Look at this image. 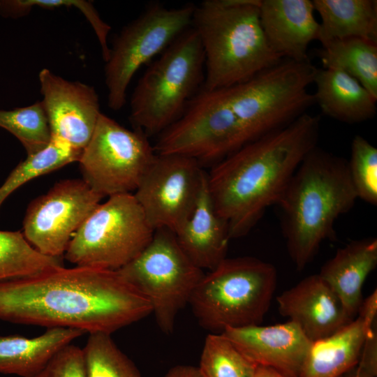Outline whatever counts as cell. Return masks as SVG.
Here are the masks:
<instances>
[{"label": "cell", "mask_w": 377, "mask_h": 377, "mask_svg": "<svg viewBox=\"0 0 377 377\" xmlns=\"http://www.w3.org/2000/svg\"><path fill=\"white\" fill-rule=\"evenodd\" d=\"M151 313L117 270L60 266L0 281V320L13 323L111 334Z\"/></svg>", "instance_id": "cell-1"}, {"label": "cell", "mask_w": 377, "mask_h": 377, "mask_svg": "<svg viewBox=\"0 0 377 377\" xmlns=\"http://www.w3.org/2000/svg\"><path fill=\"white\" fill-rule=\"evenodd\" d=\"M320 117L305 113L228 155L207 174V188L230 238L246 235L277 205L305 156L317 147Z\"/></svg>", "instance_id": "cell-2"}, {"label": "cell", "mask_w": 377, "mask_h": 377, "mask_svg": "<svg viewBox=\"0 0 377 377\" xmlns=\"http://www.w3.org/2000/svg\"><path fill=\"white\" fill-rule=\"evenodd\" d=\"M357 199L346 160L318 146L305 156L277 203L297 269L313 260L324 240L334 237L335 221Z\"/></svg>", "instance_id": "cell-3"}, {"label": "cell", "mask_w": 377, "mask_h": 377, "mask_svg": "<svg viewBox=\"0 0 377 377\" xmlns=\"http://www.w3.org/2000/svg\"><path fill=\"white\" fill-rule=\"evenodd\" d=\"M260 0H205L195 6L192 27L205 56L203 90L246 82L282 59L269 47L259 15Z\"/></svg>", "instance_id": "cell-4"}, {"label": "cell", "mask_w": 377, "mask_h": 377, "mask_svg": "<svg viewBox=\"0 0 377 377\" xmlns=\"http://www.w3.org/2000/svg\"><path fill=\"white\" fill-rule=\"evenodd\" d=\"M276 280L269 263L249 256L226 258L205 274L188 304L199 325L211 334L260 325Z\"/></svg>", "instance_id": "cell-5"}, {"label": "cell", "mask_w": 377, "mask_h": 377, "mask_svg": "<svg viewBox=\"0 0 377 377\" xmlns=\"http://www.w3.org/2000/svg\"><path fill=\"white\" fill-rule=\"evenodd\" d=\"M205 56L190 27L146 70L130 102V121L149 137L160 134L184 113L205 79Z\"/></svg>", "instance_id": "cell-6"}, {"label": "cell", "mask_w": 377, "mask_h": 377, "mask_svg": "<svg viewBox=\"0 0 377 377\" xmlns=\"http://www.w3.org/2000/svg\"><path fill=\"white\" fill-rule=\"evenodd\" d=\"M317 68L309 60L283 59L224 93L246 144L290 124L315 104L308 91Z\"/></svg>", "instance_id": "cell-7"}, {"label": "cell", "mask_w": 377, "mask_h": 377, "mask_svg": "<svg viewBox=\"0 0 377 377\" xmlns=\"http://www.w3.org/2000/svg\"><path fill=\"white\" fill-rule=\"evenodd\" d=\"M71 238L65 258L75 266L118 270L149 243L154 230L133 193L108 197Z\"/></svg>", "instance_id": "cell-8"}, {"label": "cell", "mask_w": 377, "mask_h": 377, "mask_svg": "<svg viewBox=\"0 0 377 377\" xmlns=\"http://www.w3.org/2000/svg\"><path fill=\"white\" fill-rule=\"evenodd\" d=\"M117 271L149 301L166 334L173 332L178 313L205 275L184 253L175 233L165 228L155 230L147 246Z\"/></svg>", "instance_id": "cell-9"}, {"label": "cell", "mask_w": 377, "mask_h": 377, "mask_svg": "<svg viewBox=\"0 0 377 377\" xmlns=\"http://www.w3.org/2000/svg\"><path fill=\"white\" fill-rule=\"evenodd\" d=\"M194 8L193 4L169 8L154 3L122 28L112 42L104 71L111 110L123 108L138 70L191 27Z\"/></svg>", "instance_id": "cell-10"}, {"label": "cell", "mask_w": 377, "mask_h": 377, "mask_svg": "<svg viewBox=\"0 0 377 377\" xmlns=\"http://www.w3.org/2000/svg\"><path fill=\"white\" fill-rule=\"evenodd\" d=\"M246 144L223 90L202 89L160 133L154 149L156 154L184 156L199 163H218Z\"/></svg>", "instance_id": "cell-11"}, {"label": "cell", "mask_w": 377, "mask_h": 377, "mask_svg": "<svg viewBox=\"0 0 377 377\" xmlns=\"http://www.w3.org/2000/svg\"><path fill=\"white\" fill-rule=\"evenodd\" d=\"M155 156L142 132L101 113L78 162L82 179L104 198L135 192Z\"/></svg>", "instance_id": "cell-12"}, {"label": "cell", "mask_w": 377, "mask_h": 377, "mask_svg": "<svg viewBox=\"0 0 377 377\" xmlns=\"http://www.w3.org/2000/svg\"><path fill=\"white\" fill-rule=\"evenodd\" d=\"M207 173L195 159L156 154L133 195L155 230L175 233L193 212Z\"/></svg>", "instance_id": "cell-13"}, {"label": "cell", "mask_w": 377, "mask_h": 377, "mask_svg": "<svg viewBox=\"0 0 377 377\" xmlns=\"http://www.w3.org/2000/svg\"><path fill=\"white\" fill-rule=\"evenodd\" d=\"M102 198L82 179L59 181L29 204L23 235L41 253L61 258L75 232Z\"/></svg>", "instance_id": "cell-14"}, {"label": "cell", "mask_w": 377, "mask_h": 377, "mask_svg": "<svg viewBox=\"0 0 377 377\" xmlns=\"http://www.w3.org/2000/svg\"><path fill=\"white\" fill-rule=\"evenodd\" d=\"M38 79L52 137L82 150L101 114L95 89L80 82L67 80L47 68L40 71Z\"/></svg>", "instance_id": "cell-15"}, {"label": "cell", "mask_w": 377, "mask_h": 377, "mask_svg": "<svg viewBox=\"0 0 377 377\" xmlns=\"http://www.w3.org/2000/svg\"><path fill=\"white\" fill-rule=\"evenodd\" d=\"M222 334L257 366L299 377L311 341L295 323L228 328Z\"/></svg>", "instance_id": "cell-16"}, {"label": "cell", "mask_w": 377, "mask_h": 377, "mask_svg": "<svg viewBox=\"0 0 377 377\" xmlns=\"http://www.w3.org/2000/svg\"><path fill=\"white\" fill-rule=\"evenodd\" d=\"M279 313L299 326L312 342L327 337L353 318L318 274L305 277L276 298Z\"/></svg>", "instance_id": "cell-17"}, {"label": "cell", "mask_w": 377, "mask_h": 377, "mask_svg": "<svg viewBox=\"0 0 377 377\" xmlns=\"http://www.w3.org/2000/svg\"><path fill=\"white\" fill-rule=\"evenodd\" d=\"M314 13L310 0H260V22L271 49L282 59L309 60L308 47L320 29Z\"/></svg>", "instance_id": "cell-18"}, {"label": "cell", "mask_w": 377, "mask_h": 377, "mask_svg": "<svg viewBox=\"0 0 377 377\" xmlns=\"http://www.w3.org/2000/svg\"><path fill=\"white\" fill-rule=\"evenodd\" d=\"M175 235L184 253L202 270H212L226 258L228 229L213 205L207 175L192 214Z\"/></svg>", "instance_id": "cell-19"}, {"label": "cell", "mask_w": 377, "mask_h": 377, "mask_svg": "<svg viewBox=\"0 0 377 377\" xmlns=\"http://www.w3.org/2000/svg\"><path fill=\"white\" fill-rule=\"evenodd\" d=\"M377 265V239L366 238L339 249L322 267L318 275L341 301L354 319L363 300L365 280Z\"/></svg>", "instance_id": "cell-20"}, {"label": "cell", "mask_w": 377, "mask_h": 377, "mask_svg": "<svg viewBox=\"0 0 377 377\" xmlns=\"http://www.w3.org/2000/svg\"><path fill=\"white\" fill-rule=\"evenodd\" d=\"M313 84L315 103L325 115L350 124L376 116L377 99L348 73L336 68H317Z\"/></svg>", "instance_id": "cell-21"}, {"label": "cell", "mask_w": 377, "mask_h": 377, "mask_svg": "<svg viewBox=\"0 0 377 377\" xmlns=\"http://www.w3.org/2000/svg\"><path fill=\"white\" fill-rule=\"evenodd\" d=\"M372 328L356 316L333 334L312 341L299 377H341L357 365L366 336Z\"/></svg>", "instance_id": "cell-22"}, {"label": "cell", "mask_w": 377, "mask_h": 377, "mask_svg": "<svg viewBox=\"0 0 377 377\" xmlns=\"http://www.w3.org/2000/svg\"><path fill=\"white\" fill-rule=\"evenodd\" d=\"M84 334L78 330L54 327L33 338L0 336V373L34 377L60 350Z\"/></svg>", "instance_id": "cell-23"}, {"label": "cell", "mask_w": 377, "mask_h": 377, "mask_svg": "<svg viewBox=\"0 0 377 377\" xmlns=\"http://www.w3.org/2000/svg\"><path fill=\"white\" fill-rule=\"evenodd\" d=\"M312 3L321 19L318 40L322 46L350 38L377 43L376 0H313Z\"/></svg>", "instance_id": "cell-24"}, {"label": "cell", "mask_w": 377, "mask_h": 377, "mask_svg": "<svg viewBox=\"0 0 377 377\" xmlns=\"http://www.w3.org/2000/svg\"><path fill=\"white\" fill-rule=\"evenodd\" d=\"M319 57L323 68L348 73L377 99V43L359 38L334 40L322 46Z\"/></svg>", "instance_id": "cell-25"}, {"label": "cell", "mask_w": 377, "mask_h": 377, "mask_svg": "<svg viewBox=\"0 0 377 377\" xmlns=\"http://www.w3.org/2000/svg\"><path fill=\"white\" fill-rule=\"evenodd\" d=\"M60 266L61 258L41 253L21 232L0 230V281L34 276Z\"/></svg>", "instance_id": "cell-26"}, {"label": "cell", "mask_w": 377, "mask_h": 377, "mask_svg": "<svg viewBox=\"0 0 377 377\" xmlns=\"http://www.w3.org/2000/svg\"><path fill=\"white\" fill-rule=\"evenodd\" d=\"M82 151V149H75L64 141L52 137L44 149L27 155L0 186V207L8 196L27 182L78 161Z\"/></svg>", "instance_id": "cell-27"}, {"label": "cell", "mask_w": 377, "mask_h": 377, "mask_svg": "<svg viewBox=\"0 0 377 377\" xmlns=\"http://www.w3.org/2000/svg\"><path fill=\"white\" fill-rule=\"evenodd\" d=\"M198 367L202 377H256L258 366L222 333H209Z\"/></svg>", "instance_id": "cell-28"}, {"label": "cell", "mask_w": 377, "mask_h": 377, "mask_svg": "<svg viewBox=\"0 0 377 377\" xmlns=\"http://www.w3.org/2000/svg\"><path fill=\"white\" fill-rule=\"evenodd\" d=\"M82 351L87 377H141L137 367L118 348L111 334H90Z\"/></svg>", "instance_id": "cell-29"}, {"label": "cell", "mask_w": 377, "mask_h": 377, "mask_svg": "<svg viewBox=\"0 0 377 377\" xmlns=\"http://www.w3.org/2000/svg\"><path fill=\"white\" fill-rule=\"evenodd\" d=\"M0 127L22 143L27 155L44 149L52 138L42 101L10 110H0Z\"/></svg>", "instance_id": "cell-30"}, {"label": "cell", "mask_w": 377, "mask_h": 377, "mask_svg": "<svg viewBox=\"0 0 377 377\" xmlns=\"http://www.w3.org/2000/svg\"><path fill=\"white\" fill-rule=\"evenodd\" d=\"M54 9L59 7H75L86 17L99 40L103 58L109 55L108 35L111 29L100 17L93 3L84 0H0V15L18 18L27 15L34 7Z\"/></svg>", "instance_id": "cell-31"}, {"label": "cell", "mask_w": 377, "mask_h": 377, "mask_svg": "<svg viewBox=\"0 0 377 377\" xmlns=\"http://www.w3.org/2000/svg\"><path fill=\"white\" fill-rule=\"evenodd\" d=\"M348 165L357 198L376 205L377 148L364 137L355 135L352 140Z\"/></svg>", "instance_id": "cell-32"}, {"label": "cell", "mask_w": 377, "mask_h": 377, "mask_svg": "<svg viewBox=\"0 0 377 377\" xmlns=\"http://www.w3.org/2000/svg\"><path fill=\"white\" fill-rule=\"evenodd\" d=\"M34 377H87L82 348L67 345Z\"/></svg>", "instance_id": "cell-33"}, {"label": "cell", "mask_w": 377, "mask_h": 377, "mask_svg": "<svg viewBox=\"0 0 377 377\" xmlns=\"http://www.w3.org/2000/svg\"><path fill=\"white\" fill-rule=\"evenodd\" d=\"M357 367L377 376V332L373 327L367 334Z\"/></svg>", "instance_id": "cell-34"}, {"label": "cell", "mask_w": 377, "mask_h": 377, "mask_svg": "<svg viewBox=\"0 0 377 377\" xmlns=\"http://www.w3.org/2000/svg\"><path fill=\"white\" fill-rule=\"evenodd\" d=\"M357 316L360 318L369 327H374L377 316V290H375L365 299L359 307Z\"/></svg>", "instance_id": "cell-35"}, {"label": "cell", "mask_w": 377, "mask_h": 377, "mask_svg": "<svg viewBox=\"0 0 377 377\" xmlns=\"http://www.w3.org/2000/svg\"><path fill=\"white\" fill-rule=\"evenodd\" d=\"M165 377H202V376L197 367L177 365L171 368Z\"/></svg>", "instance_id": "cell-36"}, {"label": "cell", "mask_w": 377, "mask_h": 377, "mask_svg": "<svg viewBox=\"0 0 377 377\" xmlns=\"http://www.w3.org/2000/svg\"><path fill=\"white\" fill-rule=\"evenodd\" d=\"M256 377H288L279 371L267 367L258 366Z\"/></svg>", "instance_id": "cell-37"}, {"label": "cell", "mask_w": 377, "mask_h": 377, "mask_svg": "<svg viewBox=\"0 0 377 377\" xmlns=\"http://www.w3.org/2000/svg\"><path fill=\"white\" fill-rule=\"evenodd\" d=\"M341 377H376L368 372L362 370L356 365Z\"/></svg>", "instance_id": "cell-38"}]
</instances>
